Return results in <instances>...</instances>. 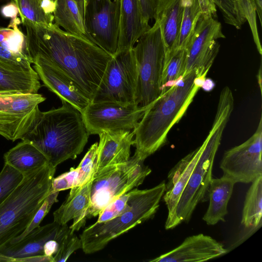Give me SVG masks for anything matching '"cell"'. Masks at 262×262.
<instances>
[{
  "mask_svg": "<svg viewBox=\"0 0 262 262\" xmlns=\"http://www.w3.org/2000/svg\"><path fill=\"white\" fill-rule=\"evenodd\" d=\"M23 24L31 59L40 56L53 62L92 101L112 56L89 37L69 33L54 23Z\"/></svg>",
  "mask_w": 262,
  "mask_h": 262,
  "instance_id": "obj_1",
  "label": "cell"
},
{
  "mask_svg": "<svg viewBox=\"0 0 262 262\" xmlns=\"http://www.w3.org/2000/svg\"><path fill=\"white\" fill-rule=\"evenodd\" d=\"M47 112L38 108L19 137L38 148L54 167L81 154L90 136L82 113L70 103Z\"/></svg>",
  "mask_w": 262,
  "mask_h": 262,
  "instance_id": "obj_2",
  "label": "cell"
},
{
  "mask_svg": "<svg viewBox=\"0 0 262 262\" xmlns=\"http://www.w3.org/2000/svg\"><path fill=\"white\" fill-rule=\"evenodd\" d=\"M194 71L189 73L147 106L134 129L135 153L145 160L167 141V135L183 116L201 88Z\"/></svg>",
  "mask_w": 262,
  "mask_h": 262,
  "instance_id": "obj_3",
  "label": "cell"
},
{
  "mask_svg": "<svg viewBox=\"0 0 262 262\" xmlns=\"http://www.w3.org/2000/svg\"><path fill=\"white\" fill-rule=\"evenodd\" d=\"M56 168L49 163L24 174L0 205V248L20 235L50 193Z\"/></svg>",
  "mask_w": 262,
  "mask_h": 262,
  "instance_id": "obj_4",
  "label": "cell"
},
{
  "mask_svg": "<svg viewBox=\"0 0 262 262\" xmlns=\"http://www.w3.org/2000/svg\"><path fill=\"white\" fill-rule=\"evenodd\" d=\"M234 107L230 96H220L217 111L204 148L179 199L176 209L177 225L189 221L197 205L207 201L212 170L222 135Z\"/></svg>",
  "mask_w": 262,
  "mask_h": 262,
  "instance_id": "obj_5",
  "label": "cell"
},
{
  "mask_svg": "<svg viewBox=\"0 0 262 262\" xmlns=\"http://www.w3.org/2000/svg\"><path fill=\"white\" fill-rule=\"evenodd\" d=\"M165 182L149 189L134 188L127 206L118 216L103 222H96L80 235L82 249L86 254L101 250L112 239L152 217L159 208L165 191Z\"/></svg>",
  "mask_w": 262,
  "mask_h": 262,
  "instance_id": "obj_6",
  "label": "cell"
},
{
  "mask_svg": "<svg viewBox=\"0 0 262 262\" xmlns=\"http://www.w3.org/2000/svg\"><path fill=\"white\" fill-rule=\"evenodd\" d=\"M136 153L124 163L106 166L94 173L85 219L95 217L121 195L138 187L151 170Z\"/></svg>",
  "mask_w": 262,
  "mask_h": 262,
  "instance_id": "obj_7",
  "label": "cell"
},
{
  "mask_svg": "<svg viewBox=\"0 0 262 262\" xmlns=\"http://www.w3.org/2000/svg\"><path fill=\"white\" fill-rule=\"evenodd\" d=\"M133 49L137 69L135 102L145 107L161 94L165 47L158 22L155 21Z\"/></svg>",
  "mask_w": 262,
  "mask_h": 262,
  "instance_id": "obj_8",
  "label": "cell"
},
{
  "mask_svg": "<svg viewBox=\"0 0 262 262\" xmlns=\"http://www.w3.org/2000/svg\"><path fill=\"white\" fill-rule=\"evenodd\" d=\"M133 48L112 56L92 102L136 103L137 69Z\"/></svg>",
  "mask_w": 262,
  "mask_h": 262,
  "instance_id": "obj_9",
  "label": "cell"
},
{
  "mask_svg": "<svg viewBox=\"0 0 262 262\" xmlns=\"http://www.w3.org/2000/svg\"><path fill=\"white\" fill-rule=\"evenodd\" d=\"M225 38L221 23L213 16L202 13L186 46L184 76L194 71L197 77L206 78L219 51L220 45L216 40Z\"/></svg>",
  "mask_w": 262,
  "mask_h": 262,
  "instance_id": "obj_10",
  "label": "cell"
},
{
  "mask_svg": "<svg viewBox=\"0 0 262 262\" xmlns=\"http://www.w3.org/2000/svg\"><path fill=\"white\" fill-rule=\"evenodd\" d=\"M147 106L115 102H91L81 113L89 135L132 130L136 127Z\"/></svg>",
  "mask_w": 262,
  "mask_h": 262,
  "instance_id": "obj_11",
  "label": "cell"
},
{
  "mask_svg": "<svg viewBox=\"0 0 262 262\" xmlns=\"http://www.w3.org/2000/svg\"><path fill=\"white\" fill-rule=\"evenodd\" d=\"M262 119L245 142L226 151L220 163L223 176L237 183H249L262 175Z\"/></svg>",
  "mask_w": 262,
  "mask_h": 262,
  "instance_id": "obj_12",
  "label": "cell"
},
{
  "mask_svg": "<svg viewBox=\"0 0 262 262\" xmlns=\"http://www.w3.org/2000/svg\"><path fill=\"white\" fill-rule=\"evenodd\" d=\"M120 0H90L84 24L88 36L112 56L117 51Z\"/></svg>",
  "mask_w": 262,
  "mask_h": 262,
  "instance_id": "obj_13",
  "label": "cell"
},
{
  "mask_svg": "<svg viewBox=\"0 0 262 262\" xmlns=\"http://www.w3.org/2000/svg\"><path fill=\"white\" fill-rule=\"evenodd\" d=\"M46 98L41 94H0V135L14 141L19 137L39 103Z\"/></svg>",
  "mask_w": 262,
  "mask_h": 262,
  "instance_id": "obj_14",
  "label": "cell"
},
{
  "mask_svg": "<svg viewBox=\"0 0 262 262\" xmlns=\"http://www.w3.org/2000/svg\"><path fill=\"white\" fill-rule=\"evenodd\" d=\"M32 60L39 79L61 101L70 103L81 113L92 102L76 83L53 62L40 56Z\"/></svg>",
  "mask_w": 262,
  "mask_h": 262,
  "instance_id": "obj_15",
  "label": "cell"
},
{
  "mask_svg": "<svg viewBox=\"0 0 262 262\" xmlns=\"http://www.w3.org/2000/svg\"><path fill=\"white\" fill-rule=\"evenodd\" d=\"M227 252L224 245L210 236L200 233L187 237L178 247L149 260L150 262L204 261Z\"/></svg>",
  "mask_w": 262,
  "mask_h": 262,
  "instance_id": "obj_16",
  "label": "cell"
},
{
  "mask_svg": "<svg viewBox=\"0 0 262 262\" xmlns=\"http://www.w3.org/2000/svg\"><path fill=\"white\" fill-rule=\"evenodd\" d=\"M99 136L97 166L94 173L106 166L122 163L129 159L130 147L134 145V130L103 132Z\"/></svg>",
  "mask_w": 262,
  "mask_h": 262,
  "instance_id": "obj_17",
  "label": "cell"
},
{
  "mask_svg": "<svg viewBox=\"0 0 262 262\" xmlns=\"http://www.w3.org/2000/svg\"><path fill=\"white\" fill-rule=\"evenodd\" d=\"M39 79L31 65L0 59V94L37 93L41 86Z\"/></svg>",
  "mask_w": 262,
  "mask_h": 262,
  "instance_id": "obj_18",
  "label": "cell"
},
{
  "mask_svg": "<svg viewBox=\"0 0 262 262\" xmlns=\"http://www.w3.org/2000/svg\"><path fill=\"white\" fill-rule=\"evenodd\" d=\"M151 27L146 23L137 0H120L119 36L116 52L132 49Z\"/></svg>",
  "mask_w": 262,
  "mask_h": 262,
  "instance_id": "obj_19",
  "label": "cell"
},
{
  "mask_svg": "<svg viewBox=\"0 0 262 262\" xmlns=\"http://www.w3.org/2000/svg\"><path fill=\"white\" fill-rule=\"evenodd\" d=\"M93 177L85 184L71 188L66 200L53 213L54 222L59 225L73 222L69 227L72 233L84 226L85 213L90 203V193Z\"/></svg>",
  "mask_w": 262,
  "mask_h": 262,
  "instance_id": "obj_20",
  "label": "cell"
},
{
  "mask_svg": "<svg viewBox=\"0 0 262 262\" xmlns=\"http://www.w3.org/2000/svg\"><path fill=\"white\" fill-rule=\"evenodd\" d=\"M60 225L55 222L33 230L20 241L8 244L0 248V254L12 261L37 255H43V246L50 239H55Z\"/></svg>",
  "mask_w": 262,
  "mask_h": 262,
  "instance_id": "obj_21",
  "label": "cell"
},
{
  "mask_svg": "<svg viewBox=\"0 0 262 262\" xmlns=\"http://www.w3.org/2000/svg\"><path fill=\"white\" fill-rule=\"evenodd\" d=\"M185 0H159L155 21L158 22L165 47V54L177 48Z\"/></svg>",
  "mask_w": 262,
  "mask_h": 262,
  "instance_id": "obj_22",
  "label": "cell"
},
{
  "mask_svg": "<svg viewBox=\"0 0 262 262\" xmlns=\"http://www.w3.org/2000/svg\"><path fill=\"white\" fill-rule=\"evenodd\" d=\"M234 184L232 180L224 176L212 179L208 192L209 204L203 217L207 225H214L219 222H225V216L228 213V203Z\"/></svg>",
  "mask_w": 262,
  "mask_h": 262,
  "instance_id": "obj_23",
  "label": "cell"
},
{
  "mask_svg": "<svg viewBox=\"0 0 262 262\" xmlns=\"http://www.w3.org/2000/svg\"><path fill=\"white\" fill-rule=\"evenodd\" d=\"M5 163L9 164L24 174L48 164L46 156L32 143L22 141L6 152Z\"/></svg>",
  "mask_w": 262,
  "mask_h": 262,
  "instance_id": "obj_24",
  "label": "cell"
},
{
  "mask_svg": "<svg viewBox=\"0 0 262 262\" xmlns=\"http://www.w3.org/2000/svg\"><path fill=\"white\" fill-rule=\"evenodd\" d=\"M53 14L54 24L64 31L88 36L84 19L74 0H57Z\"/></svg>",
  "mask_w": 262,
  "mask_h": 262,
  "instance_id": "obj_25",
  "label": "cell"
},
{
  "mask_svg": "<svg viewBox=\"0 0 262 262\" xmlns=\"http://www.w3.org/2000/svg\"><path fill=\"white\" fill-rule=\"evenodd\" d=\"M261 217L262 175L251 182L246 193L241 223L245 228L254 231L261 227Z\"/></svg>",
  "mask_w": 262,
  "mask_h": 262,
  "instance_id": "obj_26",
  "label": "cell"
},
{
  "mask_svg": "<svg viewBox=\"0 0 262 262\" xmlns=\"http://www.w3.org/2000/svg\"><path fill=\"white\" fill-rule=\"evenodd\" d=\"M186 48H177L165 54L162 76L161 94L182 79L185 73Z\"/></svg>",
  "mask_w": 262,
  "mask_h": 262,
  "instance_id": "obj_27",
  "label": "cell"
},
{
  "mask_svg": "<svg viewBox=\"0 0 262 262\" xmlns=\"http://www.w3.org/2000/svg\"><path fill=\"white\" fill-rule=\"evenodd\" d=\"M16 4L22 23L51 24L53 12L49 10L42 0H13Z\"/></svg>",
  "mask_w": 262,
  "mask_h": 262,
  "instance_id": "obj_28",
  "label": "cell"
},
{
  "mask_svg": "<svg viewBox=\"0 0 262 262\" xmlns=\"http://www.w3.org/2000/svg\"><path fill=\"white\" fill-rule=\"evenodd\" d=\"M19 20L17 17L13 18L7 28L0 27V45L14 54L32 60L27 49L26 35L17 26Z\"/></svg>",
  "mask_w": 262,
  "mask_h": 262,
  "instance_id": "obj_29",
  "label": "cell"
},
{
  "mask_svg": "<svg viewBox=\"0 0 262 262\" xmlns=\"http://www.w3.org/2000/svg\"><path fill=\"white\" fill-rule=\"evenodd\" d=\"M202 13L199 0H185L182 21L177 48H186L189 39Z\"/></svg>",
  "mask_w": 262,
  "mask_h": 262,
  "instance_id": "obj_30",
  "label": "cell"
},
{
  "mask_svg": "<svg viewBox=\"0 0 262 262\" xmlns=\"http://www.w3.org/2000/svg\"><path fill=\"white\" fill-rule=\"evenodd\" d=\"M24 174L5 163L0 172V205L18 186Z\"/></svg>",
  "mask_w": 262,
  "mask_h": 262,
  "instance_id": "obj_31",
  "label": "cell"
},
{
  "mask_svg": "<svg viewBox=\"0 0 262 262\" xmlns=\"http://www.w3.org/2000/svg\"><path fill=\"white\" fill-rule=\"evenodd\" d=\"M98 144L96 142L91 145L76 168V186L85 184L93 177L97 166Z\"/></svg>",
  "mask_w": 262,
  "mask_h": 262,
  "instance_id": "obj_32",
  "label": "cell"
},
{
  "mask_svg": "<svg viewBox=\"0 0 262 262\" xmlns=\"http://www.w3.org/2000/svg\"><path fill=\"white\" fill-rule=\"evenodd\" d=\"M221 12L224 21L240 29L246 21L241 12L236 0H212Z\"/></svg>",
  "mask_w": 262,
  "mask_h": 262,
  "instance_id": "obj_33",
  "label": "cell"
},
{
  "mask_svg": "<svg viewBox=\"0 0 262 262\" xmlns=\"http://www.w3.org/2000/svg\"><path fill=\"white\" fill-rule=\"evenodd\" d=\"M59 192H51L45 199L43 203L35 213L31 222L26 230L20 235L15 238L9 244H13L20 241L35 228L39 226L43 218L49 212L52 205L58 202L57 196Z\"/></svg>",
  "mask_w": 262,
  "mask_h": 262,
  "instance_id": "obj_34",
  "label": "cell"
},
{
  "mask_svg": "<svg viewBox=\"0 0 262 262\" xmlns=\"http://www.w3.org/2000/svg\"><path fill=\"white\" fill-rule=\"evenodd\" d=\"M236 2L241 12L249 23L257 51L261 55L262 49L257 27L255 7L251 0H236Z\"/></svg>",
  "mask_w": 262,
  "mask_h": 262,
  "instance_id": "obj_35",
  "label": "cell"
},
{
  "mask_svg": "<svg viewBox=\"0 0 262 262\" xmlns=\"http://www.w3.org/2000/svg\"><path fill=\"white\" fill-rule=\"evenodd\" d=\"M80 248H82L81 239L74 233H72L70 229L59 243L58 250L53 256L54 261H67L73 253Z\"/></svg>",
  "mask_w": 262,
  "mask_h": 262,
  "instance_id": "obj_36",
  "label": "cell"
},
{
  "mask_svg": "<svg viewBox=\"0 0 262 262\" xmlns=\"http://www.w3.org/2000/svg\"><path fill=\"white\" fill-rule=\"evenodd\" d=\"M131 190L121 195L106 206L99 214L96 222L109 221L121 214L126 208Z\"/></svg>",
  "mask_w": 262,
  "mask_h": 262,
  "instance_id": "obj_37",
  "label": "cell"
},
{
  "mask_svg": "<svg viewBox=\"0 0 262 262\" xmlns=\"http://www.w3.org/2000/svg\"><path fill=\"white\" fill-rule=\"evenodd\" d=\"M77 179V169L72 167L69 171L53 179L50 192H59L75 187Z\"/></svg>",
  "mask_w": 262,
  "mask_h": 262,
  "instance_id": "obj_38",
  "label": "cell"
},
{
  "mask_svg": "<svg viewBox=\"0 0 262 262\" xmlns=\"http://www.w3.org/2000/svg\"><path fill=\"white\" fill-rule=\"evenodd\" d=\"M144 20L155 19L159 0H137Z\"/></svg>",
  "mask_w": 262,
  "mask_h": 262,
  "instance_id": "obj_39",
  "label": "cell"
},
{
  "mask_svg": "<svg viewBox=\"0 0 262 262\" xmlns=\"http://www.w3.org/2000/svg\"><path fill=\"white\" fill-rule=\"evenodd\" d=\"M1 13L4 16L13 19L17 17L18 10L16 4L13 1L2 8Z\"/></svg>",
  "mask_w": 262,
  "mask_h": 262,
  "instance_id": "obj_40",
  "label": "cell"
},
{
  "mask_svg": "<svg viewBox=\"0 0 262 262\" xmlns=\"http://www.w3.org/2000/svg\"><path fill=\"white\" fill-rule=\"evenodd\" d=\"M59 245L55 239H50L46 242L43 246V253L48 256H54L56 253Z\"/></svg>",
  "mask_w": 262,
  "mask_h": 262,
  "instance_id": "obj_41",
  "label": "cell"
},
{
  "mask_svg": "<svg viewBox=\"0 0 262 262\" xmlns=\"http://www.w3.org/2000/svg\"><path fill=\"white\" fill-rule=\"evenodd\" d=\"M77 4L80 13L84 19L85 18V11L87 5L90 0H74Z\"/></svg>",
  "mask_w": 262,
  "mask_h": 262,
  "instance_id": "obj_42",
  "label": "cell"
},
{
  "mask_svg": "<svg viewBox=\"0 0 262 262\" xmlns=\"http://www.w3.org/2000/svg\"><path fill=\"white\" fill-rule=\"evenodd\" d=\"M254 4L260 25H262V0H251Z\"/></svg>",
  "mask_w": 262,
  "mask_h": 262,
  "instance_id": "obj_43",
  "label": "cell"
},
{
  "mask_svg": "<svg viewBox=\"0 0 262 262\" xmlns=\"http://www.w3.org/2000/svg\"><path fill=\"white\" fill-rule=\"evenodd\" d=\"M215 83L212 79L206 78L201 88L206 92H209L213 89Z\"/></svg>",
  "mask_w": 262,
  "mask_h": 262,
  "instance_id": "obj_44",
  "label": "cell"
},
{
  "mask_svg": "<svg viewBox=\"0 0 262 262\" xmlns=\"http://www.w3.org/2000/svg\"><path fill=\"white\" fill-rule=\"evenodd\" d=\"M259 74L258 75V82L259 83V88H260V91H261V67H260V68L259 69Z\"/></svg>",
  "mask_w": 262,
  "mask_h": 262,
  "instance_id": "obj_45",
  "label": "cell"
},
{
  "mask_svg": "<svg viewBox=\"0 0 262 262\" xmlns=\"http://www.w3.org/2000/svg\"><path fill=\"white\" fill-rule=\"evenodd\" d=\"M50 1V2L53 4L54 5H55V4L57 0H49Z\"/></svg>",
  "mask_w": 262,
  "mask_h": 262,
  "instance_id": "obj_46",
  "label": "cell"
},
{
  "mask_svg": "<svg viewBox=\"0 0 262 262\" xmlns=\"http://www.w3.org/2000/svg\"><path fill=\"white\" fill-rule=\"evenodd\" d=\"M43 1V2H45V3H51L50 1L49 0H42Z\"/></svg>",
  "mask_w": 262,
  "mask_h": 262,
  "instance_id": "obj_47",
  "label": "cell"
}]
</instances>
